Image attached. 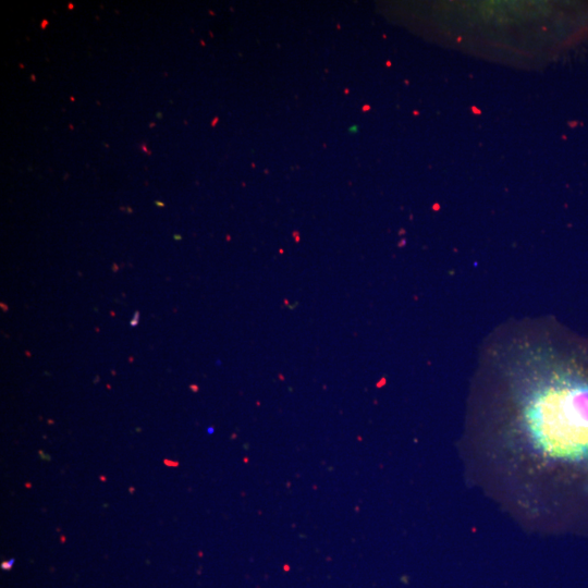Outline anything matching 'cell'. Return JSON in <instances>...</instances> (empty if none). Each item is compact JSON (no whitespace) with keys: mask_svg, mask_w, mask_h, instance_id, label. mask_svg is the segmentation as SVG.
<instances>
[{"mask_svg":"<svg viewBox=\"0 0 588 588\" xmlns=\"http://www.w3.org/2000/svg\"><path fill=\"white\" fill-rule=\"evenodd\" d=\"M471 478L532 529L588 523V339L549 319L488 338L470 387Z\"/></svg>","mask_w":588,"mask_h":588,"instance_id":"cell-1","label":"cell"}]
</instances>
